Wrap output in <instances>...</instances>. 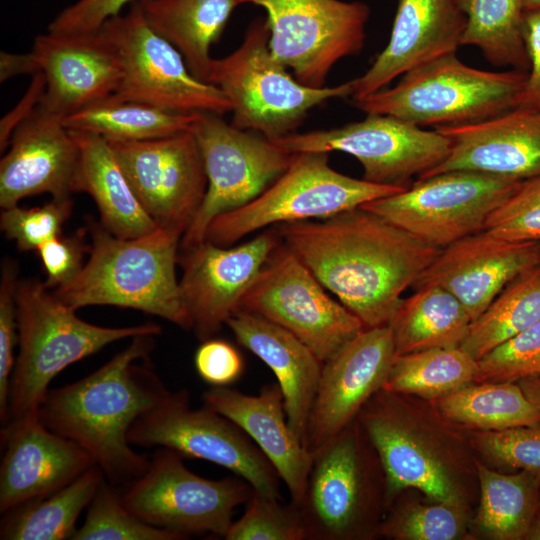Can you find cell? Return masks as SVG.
Here are the masks:
<instances>
[{"instance_id": "obj_1", "label": "cell", "mask_w": 540, "mask_h": 540, "mask_svg": "<svg viewBox=\"0 0 540 540\" xmlns=\"http://www.w3.org/2000/svg\"><path fill=\"white\" fill-rule=\"evenodd\" d=\"M282 243L364 328L389 325L441 249L362 207L276 225Z\"/></svg>"}, {"instance_id": "obj_2", "label": "cell", "mask_w": 540, "mask_h": 540, "mask_svg": "<svg viewBox=\"0 0 540 540\" xmlns=\"http://www.w3.org/2000/svg\"><path fill=\"white\" fill-rule=\"evenodd\" d=\"M153 335L132 342L89 375L49 390L38 408L42 423L86 450L113 484L142 475L150 459L136 452L128 434L143 414L170 392L137 361L153 348Z\"/></svg>"}, {"instance_id": "obj_3", "label": "cell", "mask_w": 540, "mask_h": 540, "mask_svg": "<svg viewBox=\"0 0 540 540\" xmlns=\"http://www.w3.org/2000/svg\"><path fill=\"white\" fill-rule=\"evenodd\" d=\"M88 230V260L70 283L54 289L56 299L74 310L91 305L132 308L192 329L176 276L179 233L158 227L125 239L93 219Z\"/></svg>"}, {"instance_id": "obj_4", "label": "cell", "mask_w": 540, "mask_h": 540, "mask_svg": "<svg viewBox=\"0 0 540 540\" xmlns=\"http://www.w3.org/2000/svg\"><path fill=\"white\" fill-rule=\"evenodd\" d=\"M16 310L19 353L10 383L8 421L37 411L50 382L69 365L115 341L161 332L154 323L114 328L86 322L34 279L18 281Z\"/></svg>"}, {"instance_id": "obj_5", "label": "cell", "mask_w": 540, "mask_h": 540, "mask_svg": "<svg viewBox=\"0 0 540 540\" xmlns=\"http://www.w3.org/2000/svg\"><path fill=\"white\" fill-rule=\"evenodd\" d=\"M527 73L470 67L454 53L421 64L353 106L366 114L390 115L420 127L476 123L517 108Z\"/></svg>"}, {"instance_id": "obj_6", "label": "cell", "mask_w": 540, "mask_h": 540, "mask_svg": "<svg viewBox=\"0 0 540 540\" xmlns=\"http://www.w3.org/2000/svg\"><path fill=\"white\" fill-rule=\"evenodd\" d=\"M269 39L267 20L254 21L235 51L213 59L208 82L230 101L233 126L275 140L295 133L312 108L351 96L353 83L323 88L301 84L272 56Z\"/></svg>"}, {"instance_id": "obj_7", "label": "cell", "mask_w": 540, "mask_h": 540, "mask_svg": "<svg viewBox=\"0 0 540 540\" xmlns=\"http://www.w3.org/2000/svg\"><path fill=\"white\" fill-rule=\"evenodd\" d=\"M406 188L344 175L329 165V153H293L284 173L245 206L216 217L205 240L231 246L268 226L324 219Z\"/></svg>"}, {"instance_id": "obj_8", "label": "cell", "mask_w": 540, "mask_h": 540, "mask_svg": "<svg viewBox=\"0 0 540 540\" xmlns=\"http://www.w3.org/2000/svg\"><path fill=\"white\" fill-rule=\"evenodd\" d=\"M174 450L158 447L146 471L127 483L124 505L142 521L187 538L209 533L222 538L237 507L246 504L252 486L234 475L208 479L189 470Z\"/></svg>"}, {"instance_id": "obj_9", "label": "cell", "mask_w": 540, "mask_h": 540, "mask_svg": "<svg viewBox=\"0 0 540 540\" xmlns=\"http://www.w3.org/2000/svg\"><path fill=\"white\" fill-rule=\"evenodd\" d=\"M132 445L174 450L203 459L246 480L253 490L282 500L280 477L258 446L235 423L203 406L193 408L187 389L170 391L139 417L128 434Z\"/></svg>"}, {"instance_id": "obj_10", "label": "cell", "mask_w": 540, "mask_h": 540, "mask_svg": "<svg viewBox=\"0 0 540 540\" xmlns=\"http://www.w3.org/2000/svg\"><path fill=\"white\" fill-rule=\"evenodd\" d=\"M100 29L120 63L117 97L180 114L231 112L222 90L194 77L180 52L148 25L138 1Z\"/></svg>"}, {"instance_id": "obj_11", "label": "cell", "mask_w": 540, "mask_h": 540, "mask_svg": "<svg viewBox=\"0 0 540 540\" xmlns=\"http://www.w3.org/2000/svg\"><path fill=\"white\" fill-rule=\"evenodd\" d=\"M325 290L281 242L244 295L239 310L284 328L324 363L364 329L361 320Z\"/></svg>"}, {"instance_id": "obj_12", "label": "cell", "mask_w": 540, "mask_h": 540, "mask_svg": "<svg viewBox=\"0 0 540 540\" xmlns=\"http://www.w3.org/2000/svg\"><path fill=\"white\" fill-rule=\"evenodd\" d=\"M519 184L475 172L449 171L417 179L405 190L361 207L442 249L484 230L491 213Z\"/></svg>"}, {"instance_id": "obj_13", "label": "cell", "mask_w": 540, "mask_h": 540, "mask_svg": "<svg viewBox=\"0 0 540 540\" xmlns=\"http://www.w3.org/2000/svg\"><path fill=\"white\" fill-rule=\"evenodd\" d=\"M200 146L207 190L180 250L203 241L210 223L263 193L288 168L293 154L273 141L226 123L221 115L197 112L191 127Z\"/></svg>"}, {"instance_id": "obj_14", "label": "cell", "mask_w": 540, "mask_h": 540, "mask_svg": "<svg viewBox=\"0 0 540 540\" xmlns=\"http://www.w3.org/2000/svg\"><path fill=\"white\" fill-rule=\"evenodd\" d=\"M289 153L340 151L355 157L363 179L375 184L408 188L440 165L449 155L451 142L438 130L400 118L367 114L358 122L330 130L292 133L271 140Z\"/></svg>"}, {"instance_id": "obj_15", "label": "cell", "mask_w": 540, "mask_h": 540, "mask_svg": "<svg viewBox=\"0 0 540 540\" xmlns=\"http://www.w3.org/2000/svg\"><path fill=\"white\" fill-rule=\"evenodd\" d=\"M262 7L270 29L272 56L294 78L312 88L326 87L330 70L364 45L370 9L341 0H245Z\"/></svg>"}, {"instance_id": "obj_16", "label": "cell", "mask_w": 540, "mask_h": 540, "mask_svg": "<svg viewBox=\"0 0 540 540\" xmlns=\"http://www.w3.org/2000/svg\"><path fill=\"white\" fill-rule=\"evenodd\" d=\"M107 141L147 214L159 228L183 236L208 185L202 152L192 130L147 140Z\"/></svg>"}, {"instance_id": "obj_17", "label": "cell", "mask_w": 540, "mask_h": 540, "mask_svg": "<svg viewBox=\"0 0 540 540\" xmlns=\"http://www.w3.org/2000/svg\"><path fill=\"white\" fill-rule=\"evenodd\" d=\"M360 423L356 418L313 454L301 502L306 540L374 535L372 490Z\"/></svg>"}, {"instance_id": "obj_18", "label": "cell", "mask_w": 540, "mask_h": 540, "mask_svg": "<svg viewBox=\"0 0 540 540\" xmlns=\"http://www.w3.org/2000/svg\"><path fill=\"white\" fill-rule=\"evenodd\" d=\"M281 242L273 227L236 246L205 240L181 250L180 292L200 341L212 338L239 310L244 295Z\"/></svg>"}, {"instance_id": "obj_19", "label": "cell", "mask_w": 540, "mask_h": 540, "mask_svg": "<svg viewBox=\"0 0 540 540\" xmlns=\"http://www.w3.org/2000/svg\"><path fill=\"white\" fill-rule=\"evenodd\" d=\"M395 356L386 325L364 328L322 364L303 438L311 454L355 420L382 389Z\"/></svg>"}, {"instance_id": "obj_20", "label": "cell", "mask_w": 540, "mask_h": 540, "mask_svg": "<svg viewBox=\"0 0 540 540\" xmlns=\"http://www.w3.org/2000/svg\"><path fill=\"white\" fill-rule=\"evenodd\" d=\"M37 411L1 430V514L58 491L96 464L81 446L47 428Z\"/></svg>"}, {"instance_id": "obj_21", "label": "cell", "mask_w": 540, "mask_h": 540, "mask_svg": "<svg viewBox=\"0 0 540 540\" xmlns=\"http://www.w3.org/2000/svg\"><path fill=\"white\" fill-rule=\"evenodd\" d=\"M0 161V206L7 209L33 195L54 199L78 192L80 150L63 119L40 105L13 132Z\"/></svg>"}, {"instance_id": "obj_22", "label": "cell", "mask_w": 540, "mask_h": 540, "mask_svg": "<svg viewBox=\"0 0 540 540\" xmlns=\"http://www.w3.org/2000/svg\"><path fill=\"white\" fill-rule=\"evenodd\" d=\"M540 263V242H510L486 230L442 248L413 285L454 295L475 320L516 276Z\"/></svg>"}, {"instance_id": "obj_23", "label": "cell", "mask_w": 540, "mask_h": 540, "mask_svg": "<svg viewBox=\"0 0 540 540\" xmlns=\"http://www.w3.org/2000/svg\"><path fill=\"white\" fill-rule=\"evenodd\" d=\"M46 89L40 106L64 119L114 94L121 80L117 53L101 31L47 32L34 40Z\"/></svg>"}, {"instance_id": "obj_24", "label": "cell", "mask_w": 540, "mask_h": 540, "mask_svg": "<svg viewBox=\"0 0 540 540\" xmlns=\"http://www.w3.org/2000/svg\"><path fill=\"white\" fill-rule=\"evenodd\" d=\"M435 129L449 138L450 153L418 179L449 171L517 182L540 176V111L515 108L484 121Z\"/></svg>"}, {"instance_id": "obj_25", "label": "cell", "mask_w": 540, "mask_h": 540, "mask_svg": "<svg viewBox=\"0 0 540 540\" xmlns=\"http://www.w3.org/2000/svg\"><path fill=\"white\" fill-rule=\"evenodd\" d=\"M466 20L456 0H399L387 46L362 76L352 80V101L384 89L421 64L456 52Z\"/></svg>"}, {"instance_id": "obj_26", "label": "cell", "mask_w": 540, "mask_h": 540, "mask_svg": "<svg viewBox=\"0 0 540 540\" xmlns=\"http://www.w3.org/2000/svg\"><path fill=\"white\" fill-rule=\"evenodd\" d=\"M205 406L235 423L258 446L298 505L305 493L313 461L291 430L278 383L263 386L258 395L229 387H211L202 394Z\"/></svg>"}, {"instance_id": "obj_27", "label": "cell", "mask_w": 540, "mask_h": 540, "mask_svg": "<svg viewBox=\"0 0 540 540\" xmlns=\"http://www.w3.org/2000/svg\"><path fill=\"white\" fill-rule=\"evenodd\" d=\"M381 393L357 416L380 460L385 475L386 502L406 488L423 492L435 502L458 505L459 495L441 461L404 425Z\"/></svg>"}, {"instance_id": "obj_28", "label": "cell", "mask_w": 540, "mask_h": 540, "mask_svg": "<svg viewBox=\"0 0 540 540\" xmlns=\"http://www.w3.org/2000/svg\"><path fill=\"white\" fill-rule=\"evenodd\" d=\"M226 326L240 345L274 373L283 394L288 424L303 443L323 363L293 334L255 314L238 310Z\"/></svg>"}, {"instance_id": "obj_29", "label": "cell", "mask_w": 540, "mask_h": 540, "mask_svg": "<svg viewBox=\"0 0 540 540\" xmlns=\"http://www.w3.org/2000/svg\"><path fill=\"white\" fill-rule=\"evenodd\" d=\"M69 131L80 150L78 192L93 198L100 223L125 239L156 230L158 226L138 201L108 141L94 133Z\"/></svg>"}, {"instance_id": "obj_30", "label": "cell", "mask_w": 540, "mask_h": 540, "mask_svg": "<svg viewBox=\"0 0 540 540\" xmlns=\"http://www.w3.org/2000/svg\"><path fill=\"white\" fill-rule=\"evenodd\" d=\"M148 25L183 56L194 77L209 83L211 45L243 0H141Z\"/></svg>"}, {"instance_id": "obj_31", "label": "cell", "mask_w": 540, "mask_h": 540, "mask_svg": "<svg viewBox=\"0 0 540 540\" xmlns=\"http://www.w3.org/2000/svg\"><path fill=\"white\" fill-rule=\"evenodd\" d=\"M414 290L389 323L395 355L460 347L472 322L462 303L439 286Z\"/></svg>"}, {"instance_id": "obj_32", "label": "cell", "mask_w": 540, "mask_h": 540, "mask_svg": "<svg viewBox=\"0 0 540 540\" xmlns=\"http://www.w3.org/2000/svg\"><path fill=\"white\" fill-rule=\"evenodd\" d=\"M104 478L103 471L95 464L58 491L3 514L0 539H72L80 514Z\"/></svg>"}, {"instance_id": "obj_33", "label": "cell", "mask_w": 540, "mask_h": 540, "mask_svg": "<svg viewBox=\"0 0 540 540\" xmlns=\"http://www.w3.org/2000/svg\"><path fill=\"white\" fill-rule=\"evenodd\" d=\"M196 113L170 112L112 94L65 117L63 124L68 130L94 133L107 140L135 141L190 130Z\"/></svg>"}, {"instance_id": "obj_34", "label": "cell", "mask_w": 540, "mask_h": 540, "mask_svg": "<svg viewBox=\"0 0 540 540\" xmlns=\"http://www.w3.org/2000/svg\"><path fill=\"white\" fill-rule=\"evenodd\" d=\"M480 481L479 528L497 540L525 539L538 512L540 478L527 471L498 473L476 463Z\"/></svg>"}, {"instance_id": "obj_35", "label": "cell", "mask_w": 540, "mask_h": 540, "mask_svg": "<svg viewBox=\"0 0 540 540\" xmlns=\"http://www.w3.org/2000/svg\"><path fill=\"white\" fill-rule=\"evenodd\" d=\"M540 320V263L510 281L471 322L460 348L479 360Z\"/></svg>"}, {"instance_id": "obj_36", "label": "cell", "mask_w": 540, "mask_h": 540, "mask_svg": "<svg viewBox=\"0 0 540 540\" xmlns=\"http://www.w3.org/2000/svg\"><path fill=\"white\" fill-rule=\"evenodd\" d=\"M441 413L481 430H501L540 422V411L515 382L469 384L438 400Z\"/></svg>"}, {"instance_id": "obj_37", "label": "cell", "mask_w": 540, "mask_h": 540, "mask_svg": "<svg viewBox=\"0 0 540 540\" xmlns=\"http://www.w3.org/2000/svg\"><path fill=\"white\" fill-rule=\"evenodd\" d=\"M466 16L461 45L475 46L495 66L526 72L522 0H456Z\"/></svg>"}, {"instance_id": "obj_38", "label": "cell", "mask_w": 540, "mask_h": 540, "mask_svg": "<svg viewBox=\"0 0 540 540\" xmlns=\"http://www.w3.org/2000/svg\"><path fill=\"white\" fill-rule=\"evenodd\" d=\"M478 361L456 348H435L395 356L382 389L440 398L476 382Z\"/></svg>"}, {"instance_id": "obj_39", "label": "cell", "mask_w": 540, "mask_h": 540, "mask_svg": "<svg viewBox=\"0 0 540 540\" xmlns=\"http://www.w3.org/2000/svg\"><path fill=\"white\" fill-rule=\"evenodd\" d=\"M104 478L72 540H183L186 536L152 526L133 514Z\"/></svg>"}, {"instance_id": "obj_40", "label": "cell", "mask_w": 540, "mask_h": 540, "mask_svg": "<svg viewBox=\"0 0 540 540\" xmlns=\"http://www.w3.org/2000/svg\"><path fill=\"white\" fill-rule=\"evenodd\" d=\"M226 540H306L299 508L294 503L253 490L245 512L233 521Z\"/></svg>"}, {"instance_id": "obj_41", "label": "cell", "mask_w": 540, "mask_h": 540, "mask_svg": "<svg viewBox=\"0 0 540 540\" xmlns=\"http://www.w3.org/2000/svg\"><path fill=\"white\" fill-rule=\"evenodd\" d=\"M458 505H406L382 521L378 534L399 540H452L461 535Z\"/></svg>"}, {"instance_id": "obj_42", "label": "cell", "mask_w": 540, "mask_h": 540, "mask_svg": "<svg viewBox=\"0 0 540 540\" xmlns=\"http://www.w3.org/2000/svg\"><path fill=\"white\" fill-rule=\"evenodd\" d=\"M478 361L476 382H518L540 376V320Z\"/></svg>"}, {"instance_id": "obj_43", "label": "cell", "mask_w": 540, "mask_h": 540, "mask_svg": "<svg viewBox=\"0 0 540 540\" xmlns=\"http://www.w3.org/2000/svg\"><path fill=\"white\" fill-rule=\"evenodd\" d=\"M484 230L510 242H540V176L520 182L491 213Z\"/></svg>"}, {"instance_id": "obj_44", "label": "cell", "mask_w": 540, "mask_h": 540, "mask_svg": "<svg viewBox=\"0 0 540 540\" xmlns=\"http://www.w3.org/2000/svg\"><path fill=\"white\" fill-rule=\"evenodd\" d=\"M72 206L71 198H53L40 207L26 209L17 205L3 209L1 230L16 242L19 250H38L43 243L61 234Z\"/></svg>"}, {"instance_id": "obj_45", "label": "cell", "mask_w": 540, "mask_h": 540, "mask_svg": "<svg viewBox=\"0 0 540 540\" xmlns=\"http://www.w3.org/2000/svg\"><path fill=\"white\" fill-rule=\"evenodd\" d=\"M476 443L481 452L497 463L540 478V422L483 430L477 434Z\"/></svg>"}, {"instance_id": "obj_46", "label": "cell", "mask_w": 540, "mask_h": 540, "mask_svg": "<svg viewBox=\"0 0 540 540\" xmlns=\"http://www.w3.org/2000/svg\"><path fill=\"white\" fill-rule=\"evenodd\" d=\"M18 267L15 261L2 263L0 282V420H9V393L15 366L14 349L18 343L16 290Z\"/></svg>"}, {"instance_id": "obj_47", "label": "cell", "mask_w": 540, "mask_h": 540, "mask_svg": "<svg viewBox=\"0 0 540 540\" xmlns=\"http://www.w3.org/2000/svg\"><path fill=\"white\" fill-rule=\"evenodd\" d=\"M89 250L83 230L70 236L60 234L43 243L37 251L47 276L45 286L50 290L70 283L84 267V254Z\"/></svg>"}, {"instance_id": "obj_48", "label": "cell", "mask_w": 540, "mask_h": 540, "mask_svg": "<svg viewBox=\"0 0 540 540\" xmlns=\"http://www.w3.org/2000/svg\"><path fill=\"white\" fill-rule=\"evenodd\" d=\"M194 365L199 377L212 387H228L244 371L240 352L231 343L213 337L202 341Z\"/></svg>"}, {"instance_id": "obj_49", "label": "cell", "mask_w": 540, "mask_h": 540, "mask_svg": "<svg viewBox=\"0 0 540 540\" xmlns=\"http://www.w3.org/2000/svg\"><path fill=\"white\" fill-rule=\"evenodd\" d=\"M141 0H78L63 9L48 25V32L75 34L89 33L111 17L121 14L126 4Z\"/></svg>"}, {"instance_id": "obj_50", "label": "cell", "mask_w": 540, "mask_h": 540, "mask_svg": "<svg viewBox=\"0 0 540 540\" xmlns=\"http://www.w3.org/2000/svg\"><path fill=\"white\" fill-rule=\"evenodd\" d=\"M522 37L529 71L517 108L540 111V8L523 11Z\"/></svg>"}, {"instance_id": "obj_51", "label": "cell", "mask_w": 540, "mask_h": 540, "mask_svg": "<svg viewBox=\"0 0 540 540\" xmlns=\"http://www.w3.org/2000/svg\"><path fill=\"white\" fill-rule=\"evenodd\" d=\"M46 89L42 72L33 75L31 84L18 104L0 121V149L5 150L15 129L40 105Z\"/></svg>"}, {"instance_id": "obj_52", "label": "cell", "mask_w": 540, "mask_h": 540, "mask_svg": "<svg viewBox=\"0 0 540 540\" xmlns=\"http://www.w3.org/2000/svg\"><path fill=\"white\" fill-rule=\"evenodd\" d=\"M40 72L38 61L32 52L29 53H9L1 51L0 53V82L25 74L32 76Z\"/></svg>"}, {"instance_id": "obj_53", "label": "cell", "mask_w": 540, "mask_h": 540, "mask_svg": "<svg viewBox=\"0 0 540 540\" xmlns=\"http://www.w3.org/2000/svg\"><path fill=\"white\" fill-rule=\"evenodd\" d=\"M527 399L540 411V376L518 381Z\"/></svg>"}, {"instance_id": "obj_54", "label": "cell", "mask_w": 540, "mask_h": 540, "mask_svg": "<svg viewBox=\"0 0 540 540\" xmlns=\"http://www.w3.org/2000/svg\"><path fill=\"white\" fill-rule=\"evenodd\" d=\"M528 540H540V512L538 511L525 537Z\"/></svg>"}, {"instance_id": "obj_55", "label": "cell", "mask_w": 540, "mask_h": 540, "mask_svg": "<svg viewBox=\"0 0 540 540\" xmlns=\"http://www.w3.org/2000/svg\"><path fill=\"white\" fill-rule=\"evenodd\" d=\"M523 11L540 8V0H522Z\"/></svg>"}, {"instance_id": "obj_56", "label": "cell", "mask_w": 540, "mask_h": 540, "mask_svg": "<svg viewBox=\"0 0 540 540\" xmlns=\"http://www.w3.org/2000/svg\"><path fill=\"white\" fill-rule=\"evenodd\" d=\"M538 511L540 512V488H539V494H538Z\"/></svg>"}, {"instance_id": "obj_57", "label": "cell", "mask_w": 540, "mask_h": 540, "mask_svg": "<svg viewBox=\"0 0 540 540\" xmlns=\"http://www.w3.org/2000/svg\"><path fill=\"white\" fill-rule=\"evenodd\" d=\"M243 1H244V3H245V0H243Z\"/></svg>"}]
</instances>
